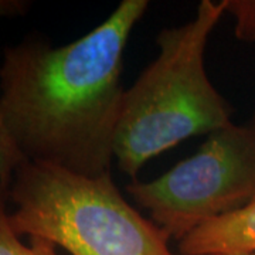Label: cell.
<instances>
[{"label":"cell","instance_id":"cell-1","mask_svg":"<svg viewBox=\"0 0 255 255\" xmlns=\"http://www.w3.org/2000/svg\"><path fill=\"white\" fill-rule=\"evenodd\" d=\"M147 9V0H124L65 46L30 37L4 50L0 114L27 160L85 177L111 173L124 53Z\"/></svg>","mask_w":255,"mask_h":255},{"label":"cell","instance_id":"cell-2","mask_svg":"<svg viewBox=\"0 0 255 255\" xmlns=\"http://www.w3.org/2000/svg\"><path fill=\"white\" fill-rule=\"evenodd\" d=\"M223 1L201 0L196 16L156 37L159 53L125 90L114 140V162L132 182L155 156L191 136L233 124V107L206 71L209 37Z\"/></svg>","mask_w":255,"mask_h":255},{"label":"cell","instance_id":"cell-3","mask_svg":"<svg viewBox=\"0 0 255 255\" xmlns=\"http://www.w3.org/2000/svg\"><path fill=\"white\" fill-rule=\"evenodd\" d=\"M10 224L18 237H41L71 255H177L170 237L132 207L112 176L85 177L24 162L9 187Z\"/></svg>","mask_w":255,"mask_h":255},{"label":"cell","instance_id":"cell-4","mask_svg":"<svg viewBox=\"0 0 255 255\" xmlns=\"http://www.w3.org/2000/svg\"><path fill=\"white\" fill-rule=\"evenodd\" d=\"M125 190L170 238L180 241L210 220L255 200V128L230 124L199 150L150 182Z\"/></svg>","mask_w":255,"mask_h":255},{"label":"cell","instance_id":"cell-5","mask_svg":"<svg viewBox=\"0 0 255 255\" xmlns=\"http://www.w3.org/2000/svg\"><path fill=\"white\" fill-rule=\"evenodd\" d=\"M177 248L179 255L255 254V200L194 228Z\"/></svg>","mask_w":255,"mask_h":255},{"label":"cell","instance_id":"cell-6","mask_svg":"<svg viewBox=\"0 0 255 255\" xmlns=\"http://www.w3.org/2000/svg\"><path fill=\"white\" fill-rule=\"evenodd\" d=\"M7 203L9 193L0 186V255H58L57 247L46 238L28 237V246L20 241L10 224Z\"/></svg>","mask_w":255,"mask_h":255},{"label":"cell","instance_id":"cell-7","mask_svg":"<svg viewBox=\"0 0 255 255\" xmlns=\"http://www.w3.org/2000/svg\"><path fill=\"white\" fill-rule=\"evenodd\" d=\"M24 162H27L26 156L16 145L0 114V186L7 193L17 169Z\"/></svg>","mask_w":255,"mask_h":255},{"label":"cell","instance_id":"cell-8","mask_svg":"<svg viewBox=\"0 0 255 255\" xmlns=\"http://www.w3.org/2000/svg\"><path fill=\"white\" fill-rule=\"evenodd\" d=\"M224 13H230L234 21V34L238 40L255 41V0H221Z\"/></svg>","mask_w":255,"mask_h":255},{"label":"cell","instance_id":"cell-9","mask_svg":"<svg viewBox=\"0 0 255 255\" xmlns=\"http://www.w3.org/2000/svg\"><path fill=\"white\" fill-rule=\"evenodd\" d=\"M28 7L30 3L23 0H0V18L23 16Z\"/></svg>","mask_w":255,"mask_h":255},{"label":"cell","instance_id":"cell-10","mask_svg":"<svg viewBox=\"0 0 255 255\" xmlns=\"http://www.w3.org/2000/svg\"><path fill=\"white\" fill-rule=\"evenodd\" d=\"M250 125H253V127L255 128V111H254V115L251 117V119H250V122H248Z\"/></svg>","mask_w":255,"mask_h":255},{"label":"cell","instance_id":"cell-11","mask_svg":"<svg viewBox=\"0 0 255 255\" xmlns=\"http://www.w3.org/2000/svg\"><path fill=\"white\" fill-rule=\"evenodd\" d=\"M216 255H255V254H216Z\"/></svg>","mask_w":255,"mask_h":255}]
</instances>
